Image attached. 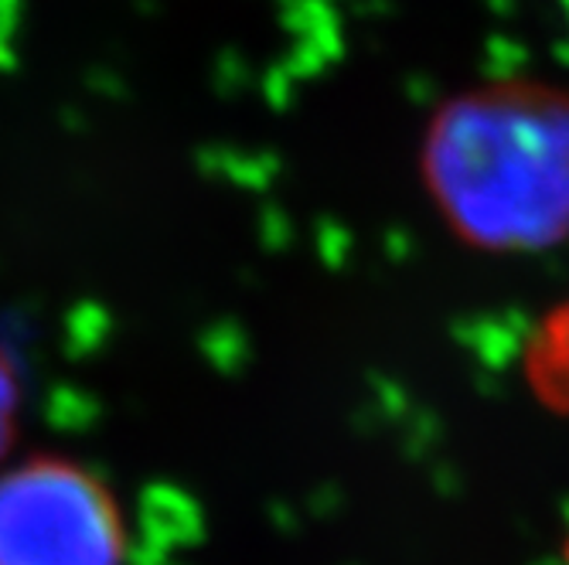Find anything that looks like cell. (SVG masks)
<instances>
[{"mask_svg": "<svg viewBox=\"0 0 569 565\" xmlns=\"http://www.w3.org/2000/svg\"><path fill=\"white\" fill-rule=\"evenodd\" d=\"M120 511L92 474L28 460L0 474V565H123Z\"/></svg>", "mask_w": 569, "mask_h": 565, "instance_id": "2", "label": "cell"}, {"mask_svg": "<svg viewBox=\"0 0 569 565\" xmlns=\"http://www.w3.org/2000/svg\"><path fill=\"white\" fill-rule=\"evenodd\" d=\"M14 413H18V389H14V375L0 354V453H4L11 433H14Z\"/></svg>", "mask_w": 569, "mask_h": 565, "instance_id": "4", "label": "cell"}, {"mask_svg": "<svg viewBox=\"0 0 569 565\" xmlns=\"http://www.w3.org/2000/svg\"><path fill=\"white\" fill-rule=\"evenodd\" d=\"M427 164L447 215L478 242L532 245L569 222V113L552 95L463 99L437 120Z\"/></svg>", "mask_w": 569, "mask_h": 565, "instance_id": "1", "label": "cell"}, {"mask_svg": "<svg viewBox=\"0 0 569 565\" xmlns=\"http://www.w3.org/2000/svg\"><path fill=\"white\" fill-rule=\"evenodd\" d=\"M522 379L549 413L569 420V296L542 314L522 344Z\"/></svg>", "mask_w": 569, "mask_h": 565, "instance_id": "3", "label": "cell"}, {"mask_svg": "<svg viewBox=\"0 0 569 565\" xmlns=\"http://www.w3.org/2000/svg\"><path fill=\"white\" fill-rule=\"evenodd\" d=\"M562 565H569V535H566V542H562Z\"/></svg>", "mask_w": 569, "mask_h": 565, "instance_id": "5", "label": "cell"}]
</instances>
